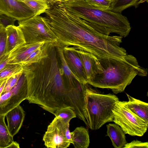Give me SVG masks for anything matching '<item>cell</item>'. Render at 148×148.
I'll return each mask as SVG.
<instances>
[{"label": "cell", "instance_id": "31", "mask_svg": "<svg viewBox=\"0 0 148 148\" xmlns=\"http://www.w3.org/2000/svg\"><path fill=\"white\" fill-rule=\"evenodd\" d=\"M8 78L0 80V96L2 93L6 81Z\"/></svg>", "mask_w": 148, "mask_h": 148}, {"label": "cell", "instance_id": "10", "mask_svg": "<svg viewBox=\"0 0 148 148\" xmlns=\"http://www.w3.org/2000/svg\"><path fill=\"white\" fill-rule=\"evenodd\" d=\"M62 48L66 62L75 79L84 84H87L86 73L78 55L71 47Z\"/></svg>", "mask_w": 148, "mask_h": 148}, {"label": "cell", "instance_id": "16", "mask_svg": "<svg viewBox=\"0 0 148 148\" xmlns=\"http://www.w3.org/2000/svg\"><path fill=\"white\" fill-rule=\"evenodd\" d=\"M107 134L109 137L115 148H123L127 143L125 134L119 125L109 123L106 125Z\"/></svg>", "mask_w": 148, "mask_h": 148}, {"label": "cell", "instance_id": "21", "mask_svg": "<svg viewBox=\"0 0 148 148\" xmlns=\"http://www.w3.org/2000/svg\"><path fill=\"white\" fill-rule=\"evenodd\" d=\"M23 2L34 12V16L44 13L49 8L48 0H18Z\"/></svg>", "mask_w": 148, "mask_h": 148}, {"label": "cell", "instance_id": "29", "mask_svg": "<svg viewBox=\"0 0 148 148\" xmlns=\"http://www.w3.org/2000/svg\"><path fill=\"white\" fill-rule=\"evenodd\" d=\"M148 148V142H143L138 140H134L130 143H126L123 148Z\"/></svg>", "mask_w": 148, "mask_h": 148}, {"label": "cell", "instance_id": "12", "mask_svg": "<svg viewBox=\"0 0 148 148\" xmlns=\"http://www.w3.org/2000/svg\"><path fill=\"white\" fill-rule=\"evenodd\" d=\"M71 47L77 53L81 60L88 82V80L94 77L101 69L98 59L90 53Z\"/></svg>", "mask_w": 148, "mask_h": 148}, {"label": "cell", "instance_id": "20", "mask_svg": "<svg viewBox=\"0 0 148 148\" xmlns=\"http://www.w3.org/2000/svg\"><path fill=\"white\" fill-rule=\"evenodd\" d=\"M48 43H45L42 47L38 48L32 52L20 64L22 66L30 65L37 62L48 55L47 48Z\"/></svg>", "mask_w": 148, "mask_h": 148}, {"label": "cell", "instance_id": "30", "mask_svg": "<svg viewBox=\"0 0 148 148\" xmlns=\"http://www.w3.org/2000/svg\"><path fill=\"white\" fill-rule=\"evenodd\" d=\"M10 53H6L0 58V71L8 64Z\"/></svg>", "mask_w": 148, "mask_h": 148}, {"label": "cell", "instance_id": "24", "mask_svg": "<svg viewBox=\"0 0 148 148\" xmlns=\"http://www.w3.org/2000/svg\"><path fill=\"white\" fill-rule=\"evenodd\" d=\"M53 114L55 116L60 117L66 123H69L72 119L77 117L75 112L72 109L68 108L58 109Z\"/></svg>", "mask_w": 148, "mask_h": 148}, {"label": "cell", "instance_id": "6", "mask_svg": "<svg viewBox=\"0 0 148 148\" xmlns=\"http://www.w3.org/2000/svg\"><path fill=\"white\" fill-rule=\"evenodd\" d=\"M112 111L113 122L119 125L125 134L141 136L146 132L148 122L125 106L121 101L117 102Z\"/></svg>", "mask_w": 148, "mask_h": 148}, {"label": "cell", "instance_id": "28", "mask_svg": "<svg viewBox=\"0 0 148 148\" xmlns=\"http://www.w3.org/2000/svg\"><path fill=\"white\" fill-rule=\"evenodd\" d=\"M16 20L14 18L4 13L0 12V25L4 27L10 25H14Z\"/></svg>", "mask_w": 148, "mask_h": 148}, {"label": "cell", "instance_id": "19", "mask_svg": "<svg viewBox=\"0 0 148 148\" xmlns=\"http://www.w3.org/2000/svg\"><path fill=\"white\" fill-rule=\"evenodd\" d=\"M5 116L0 115V148H6L14 141L5 121Z\"/></svg>", "mask_w": 148, "mask_h": 148}, {"label": "cell", "instance_id": "18", "mask_svg": "<svg viewBox=\"0 0 148 148\" xmlns=\"http://www.w3.org/2000/svg\"><path fill=\"white\" fill-rule=\"evenodd\" d=\"M73 144L75 148H87L90 140L88 130L83 127L76 128L71 132Z\"/></svg>", "mask_w": 148, "mask_h": 148}, {"label": "cell", "instance_id": "23", "mask_svg": "<svg viewBox=\"0 0 148 148\" xmlns=\"http://www.w3.org/2000/svg\"><path fill=\"white\" fill-rule=\"evenodd\" d=\"M23 67L19 64H8L0 71V80L23 72Z\"/></svg>", "mask_w": 148, "mask_h": 148}, {"label": "cell", "instance_id": "27", "mask_svg": "<svg viewBox=\"0 0 148 148\" xmlns=\"http://www.w3.org/2000/svg\"><path fill=\"white\" fill-rule=\"evenodd\" d=\"M94 7L110 10L112 0H84Z\"/></svg>", "mask_w": 148, "mask_h": 148}, {"label": "cell", "instance_id": "3", "mask_svg": "<svg viewBox=\"0 0 148 148\" xmlns=\"http://www.w3.org/2000/svg\"><path fill=\"white\" fill-rule=\"evenodd\" d=\"M65 6L80 18L123 37L131 29L127 18L121 13L93 7L84 0L61 1Z\"/></svg>", "mask_w": 148, "mask_h": 148}, {"label": "cell", "instance_id": "7", "mask_svg": "<svg viewBox=\"0 0 148 148\" xmlns=\"http://www.w3.org/2000/svg\"><path fill=\"white\" fill-rule=\"evenodd\" d=\"M69 123L56 116L47 127L43 140L45 146L50 148H66L73 143Z\"/></svg>", "mask_w": 148, "mask_h": 148}, {"label": "cell", "instance_id": "13", "mask_svg": "<svg viewBox=\"0 0 148 148\" xmlns=\"http://www.w3.org/2000/svg\"><path fill=\"white\" fill-rule=\"evenodd\" d=\"M25 115V111L20 105L5 114L7 127L10 135L13 137L18 132L21 128Z\"/></svg>", "mask_w": 148, "mask_h": 148}, {"label": "cell", "instance_id": "32", "mask_svg": "<svg viewBox=\"0 0 148 148\" xmlns=\"http://www.w3.org/2000/svg\"><path fill=\"white\" fill-rule=\"evenodd\" d=\"M19 144L16 141H13L7 148H19Z\"/></svg>", "mask_w": 148, "mask_h": 148}, {"label": "cell", "instance_id": "17", "mask_svg": "<svg viewBox=\"0 0 148 148\" xmlns=\"http://www.w3.org/2000/svg\"><path fill=\"white\" fill-rule=\"evenodd\" d=\"M56 47L61 63L60 67L63 75L65 76L64 78L70 85L73 87L79 88L83 86L85 84L80 83L76 80L70 69L64 57L63 48L58 47Z\"/></svg>", "mask_w": 148, "mask_h": 148}, {"label": "cell", "instance_id": "22", "mask_svg": "<svg viewBox=\"0 0 148 148\" xmlns=\"http://www.w3.org/2000/svg\"><path fill=\"white\" fill-rule=\"evenodd\" d=\"M140 0H112L110 10L113 12L121 13L131 6L137 8Z\"/></svg>", "mask_w": 148, "mask_h": 148}, {"label": "cell", "instance_id": "8", "mask_svg": "<svg viewBox=\"0 0 148 148\" xmlns=\"http://www.w3.org/2000/svg\"><path fill=\"white\" fill-rule=\"evenodd\" d=\"M28 97L27 82L23 73L16 84L10 90L0 96V115H5Z\"/></svg>", "mask_w": 148, "mask_h": 148}, {"label": "cell", "instance_id": "15", "mask_svg": "<svg viewBox=\"0 0 148 148\" xmlns=\"http://www.w3.org/2000/svg\"><path fill=\"white\" fill-rule=\"evenodd\" d=\"M128 101H121L122 104L133 113L148 122V104L136 99L127 94Z\"/></svg>", "mask_w": 148, "mask_h": 148}, {"label": "cell", "instance_id": "4", "mask_svg": "<svg viewBox=\"0 0 148 148\" xmlns=\"http://www.w3.org/2000/svg\"><path fill=\"white\" fill-rule=\"evenodd\" d=\"M118 97L111 94H101L88 86L86 92V109L88 115V127L96 130L108 122H113L112 110Z\"/></svg>", "mask_w": 148, "mask_h": 148}, {"label": "cell", "instance_id": "33", "mask_svg": "<svg viewBox=\"0 0 148 148\" xmlns=\"http://www.w3.org/2000/svg\"><path fill=\"white\" fill-rule=\"evenodd\" d=\"M59 0L60 1H71L72 0Z\"/></svg>", "mask_w": 148, "mask_h": 148}, {"label": "cell", "instance_id": "26", "mask_svg": "<svg viewBox=\"0 0 148 148\" xmlns=\"http://www.w3.org/2000/svg\"><path fill=\"white\" fill-rule=\"evenodd\" d=\"M23 73V72L18 73L10 76L8 79L1 95L10 90L14 87L19 80Z\"/></svg>", "mask_w": 148, "mask_h": 148}, {"label": "cell", "instance_id": "5", "mask_svg": "<svg viewBox=\"0 0 148 148\" xmlns=\"http://www.w3.org/2000/svg\"><path fill=\"white\" fill-rule=\"evenodd\" d=\"M18 26L22 32L27 43L44 41L53 44L57 42L56 35L45 22L43 17L34 16L18 21Z\"/></svg>", "mask_w": 148, "mask_h": 148}, {"label": "cell", "instance_id": "25", "mask_svg": "<svg viewBox=\"0 0 148 148\" xmlns=\"http://www.w3.org/2000/svg\"><path fill=\"white\" fill-rule=\"evenodd\" d=\"M6 40L5 28L0 25V58L6 53Z\"/></svg>", "mask_w": 148, "mask_h": 148}, {"label": "cell", "instance_id": "2", "mask_svg": "<svg viewBox=\"0 0 148 148\" xmlns=\"http://www.w3.org/2000/svg\"><path fill=\"white\" fill-rule=\"evenodd\" d=\"M101 69L88 84L102 88L110 89L115 94L121 92L137 75H145L136 58L127 54L122 59L98 58Z\"/></svg>", "mask_w": 148, "mask_h": 148}, {"label": "cell", "instance_id": "1", "mask_svg": "<svg viewBox=\"0 0 148 148\" xmlns=\"http://www.w3.org/2000/svg\"><path fill=\"white\" fill-rule=\"evenodd\" d=\"M48 55L37 62L23 66L29 103L58 100L66 97L70 89L59 66L56 47L49 44Z\"/></svg>", "mask_w": 148, "mask_h": 148}, {"label": "cell", "instance_id": "9", "mask_svg": "<svg viewBox=\"0 0 148 148\" xmlns=\"http://www.w3.org/2000/svg\"><path fill=\"white\" fill-rule=\"evenodd\" d=\"M0 12L18 21L34 16L29 8L22 1L18 0H0Z\"/></svg>", "mask_w": 148, "mask_h": 148}, {"label": "cell", "instance_id": "14", "mask_svg": "<svg viewBox=\"0 0 148 148\" xmlns=\"http://www.w3.org/2000/svg\"><path fill=\"white\" fill-rule=\"evenodd\" d=\"M7 35L6 53L26 43L23 34L18 26H8L6 28Z\"/></svg>", "mask_w": 148, "mask_h": 148}, {"label": "cell", "instance_id": "11", "mask_svg": "<svg viewBox=\"0 0 148 148\" xmlns=\"http://www.w3.org/2000/svg\"><path fill=\"white\" fill-rule=\"evenodd\" d=\"M45 43L44 41L32 43H26L16 47L10 52L8 64H20L32 52L42 47Z\"/></svg>", "mask_w": 148, "mask_h": 148}]
</instances>
